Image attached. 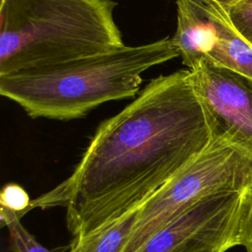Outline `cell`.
Returning a JSON list of instances; mask_svg holds the SVG:
<instances>
[{
    "instance_id": "6da1fadb",
    "label": "cell",
    "mask_w": 252,
    "mask_h": 252,
    "mask_svg": "<svg viewBox=\"0 0 252 252\" xmlns=\"http://www.w3.org/2000/svg\"><path fill=\"white\" fill-rule=\"evenodd\" d=\"M211 141L190 70L160 75L98 126L71 175L32 209L64 207L80 240L140 209Z\"/></svg>"
},
{
    "instance_id": "7a4b0ae2",
    "label": "cell",
    "mask_w": 252,
    "mask_h": 252,
    "mask_svg": "<svg viewBox=\"0 0 252 252\" xmlns=\"http://www.w3.org/2000/svg\"><path fill=\"white\" fill-rule=\"evenodd\" d=\"M180 56L171 37L122 46L41 69L0 76V94L32 118H80L101 103L134 97L148 69Z\"/></svg>"
},
{
    "instance_id": "3957f363",
    "label": "cell",
    "mask_w": 252,
    "mask_h": 252,
    "mask_svg": "<svg viewBox=\"0 0 252 252\" xmlns=\"http://www.w3.org/2000/svg\"><path fill=\"white\" fill-rule=\"evenodd\" d=\"M112 0H1L0 76L122 46Z\"/></svg>"
},
{
    "instance_id": "277c9868",
    "label": "cell",
    "mask_w": 252,
    "mask_h": 252,
    "mask_svg": "<svg viewBox=\"0 0 252 252\" xmlns=\"http://www.w3.org/2000/svg\"><path fill=\"white\" fill-rule=\"evenodd\" d=\"M252 184V155L221 138L210 144L137 211L123 252H137L164 225L195 204L221 192H243Z\"/></svg>"
},
{
    "instance_id": "5b68a950",
    "label": "cell",
    "mask_w": 252,
    "mask_h": 252,
    "mask_svg": "<svg viewBox=\"0 0 252 252\" xmlns=\"http://www.w3.org/2000/svg\"><path fill=\"white\" fill-rule=\"evenodd\" d=\"M171 37L187 69L206 59L252 78V45L234 29L224 7L214 0H176Z\"/></svg>"
},
{
    "instance_id": "8992f818",
    "label": "cell",
    "mask_w": 252,
    "mask_h": 252,
    "mask_svg": "<svg viewBox=\"0 0 252 252\" xmlns=\"http://www.w3.org/2000/svg\"><path fill=\"white\" fill-rule=\"evenodd\" d=\"M242 192H221L195 204L154 233L137 252H225L237 246Z\"/></svg>"
},
{
    "instance_id": "52a82bcc",
    "label": "cell",
    "mask_w": 252,
    "mask_h": 252,
    "mask_svg": "<svg viewBox=\"0 0 252 252\" xmlns=\"http://www.w3.org/2000/svg\"><path fill=\"white\" fill-rule=\"evenodd\" d=\"M212 138H221L252 155V78L203 59L190 69Z\"/></svg>"
},
{
    "instance_id": "ba28073f",
    "label": "cell",
    "mask_w": 252,
    "mask_h": 252,
    "mask_svg": "<svg viewBox=\"0 0 252 252\" xmlns=\"http://www.w3.org/2000/svg\"><path fill=\"white\" fill-rule=\"evenodd\" d=\"M137 211L80 240H73L68 252H123L131 234Z\"/></svg>"
},
{
    "instance_id": "9c48e42d",
    "label": "cell",
    "mask_w": 252,
    "mask_h": 252,
    "mask_svg": "<svg viewBox=\"0 0 252 252\" xmlns=\"http://www.w3.org/2000/svg\"><path fill=\"white\" fill-rule=\"evenodd\" d=\"M0 220L8 231L9 252H53L34 238L16 214L0 209Z\"/></svg>"
},
{
    "instance_id": "30bf717a",
    "label": "cell",
    "mask_w": 252,
    "mask_h": 252,
    "mask_svg": "<svg viewBox=\"0 0 252 252\" xmlns=\"http://www.w3.org/2000/svg\"><path fill=\"white\" fill-rule=\"evenodd\" d=\"M237 245H241L247 252H252V184L240 196L237 225Z\"/></svg>"
},
{
    "instance_id": "8fae6325",
    "label": "cell",
    "mask_w": 252,
    "mask_h": 252,
    "mask_svg": "<svg viewBox=\"0 0 252 252\" xmlns=\"http://www.w3.org/2000/svg\"><path fill=\"white\" fill-rule=\"evenodd\" d=\"M0 209L16 214L20 219L32 210V200L27 191L16 183L6 184L0 194Z\"/></svg>"
},
{
    "instance_id": "7c38bea8",
    "label": "cell",
    "mask_w": 252,
    "mask_h": 252,
    "mask_svg": "<svg viewBox=\"0 0 252 252\" xmlns=\"http://www.w3.org/2000/svg\"><path fill=\"white\" fill-rule=\"evenodd\" d=\"M225 10L234 29L252 45V0H240Z\"/></svg>"
},
{
    "instance_id": "4fadbf2b",
    "label": "cell",
    "mask_w": 252,
    "mask_h": 252,
    "mask_svg": "<svg viewBox=\"0 0 252 252\" xmlns=\"http://www.w3.org/2000/svg\"><path fill=\"white\" fill-rule=\"evenodd\" d=\"M214 1H216L217 3H219L220 5H221L222 7L226 8V7H228V6H231V5L235 4L236 2H238V1H240V0H214Z\"/></svg>"
}]
</instances>
